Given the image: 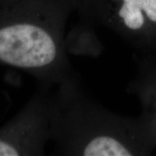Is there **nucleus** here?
<instances>
[{"instance_id": "obj_4", "label": "nucleus", "mask_w": 156, "mask_h": 156, "mask_svg": "<svg viewBox=\"0 0 156 156\" xmlns=\"http://www.w3.org/2000/svg\"><path fill=\"white\" fill-rule=\"evenodd\" d=\"M136 73L126 87L128 94L134 95L141 107L140 115L149 125L155 141L156 150V59L139 56Z\"/></svg>"}, {"instance_id": "obj_1", "label": "nucleus", "mask_w": 156, "mask_h": 156, "mask_svg": "<svg viewBox=\"0 0 156 156\" xmlns=\"http://www.w3.org/2000/svg\"><path fill=\"white\" fill-rule=\"evenodd\" d=\"M50 123L57 155L147 156L155 150L143 117L108 109L87 94L77 75L57 85L50 96Z\"/></svg>"}, {"instance_id": "obj_5", "label": "nucleus", "mask_w": 156, "mask_h": 156, "mask_svg": "<svg viewBox=\"0 0 156 156\" xmlns=\"http://www.w3.org/2000/svg\"><path fill=\"white\" fill-rule=\"evenodd\" d=\"M0 156H17V153L5 141L0 140Z\"/></svg>"}, {"instance_id": "obj_2", "label": "nucleus", "mask_w": 156, "mask_h": 156, "mask_svg": "<svg viewBox=\"0 0 156 156\" xmlns=\"http://www.w3.org/2000/svg\"><path fill=\"white\" fill-rule=\"evenodd\" d=\"M74 0H0V62L28 70L44 86L77 75L65 29Z\"/></svg>"}, {"instance_id": "obj_3", "label": "nucleus", "mask_w": 156, "mask_h": 156, "mask_svg": "<svg viewBox=\"0 0 156 156\" xmlns=\"http://www.w3.org/2000/svg\"><path fill=\"white\" fill-rule=\"evenodd\" d=\"M74 6L82 25L101 26L156 59V0H74Z\"/></svg>"}]
</instances>
